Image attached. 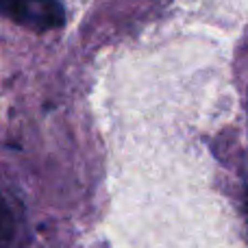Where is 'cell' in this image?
Wrapping results in <instances>:
<instances>
[{
	"label": "cell",
	"instance_id": "obj_1",
	"mask_svg": "<svg viewBox=\"0 0 248 248\" xmlns=\"http://www.w3.org/2000/svg\"><path fill=\"white\" fill-rule=\"evenodd\" d=\"M0 13L37 33H48L65 24V9L59 0H0Z\"/></svg>",
	"mask_w": 248,
	"mask_h": 248
},
{
	"label": "cell",
	"instance_id": "obj_2",
	"mask_svg": "<svg viewBox=\"0 0 248 248\" xmlns=\"http://www.w3.org/2000/svg\"><path fill=\"white\" fill-rule=\"evenodd\" d=\"M17 231V220L16 211L9 205V201L0 194V248H11L13 240H16Z\"/></svg>",
	"mask_w": 248,
	"mask_h": 248
},
{
	"label": "cell",
	"instance_id": "obj_3",
	"mask_svg": "<svg viewBox=\"0 0 248 248\" xmlns=\"http://www.w3.org/2000/svg\"><path fill=\"white\" fill-rule=\"evenodd\" d=\"M244 207H246V220H248V185H246V192H244Z\"/></svg>",
	"mask_w": 248,
	"mask_h": 248
}]
</instances>
